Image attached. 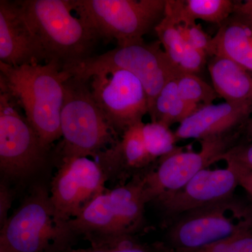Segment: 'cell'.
<instances>
[{
	"label": "cell",
	"mask_w": 252,
	"mask_h": 252,
	"mask_svg": "<svg viewBox=\"0 0 252 252\" xmlns=\"http://www.w3.org/2000/svg\"><path fill=\"white\" fill-rule=\"evenodd\" d=\"M177 89L186 102L197 107L210 105L220 97L213 86L195 74L181 73L176 79Z\"/></svg>",
	"instance_id": "cell-22"
},
{
	"label": "cell",
	"mask_w": 252,
	"mask_h": 252,
	"mask_svg": "<svg viewBox=\"0 0 252 252\" xmlns=\"http://www.w3.org/2000/svg\"><path fill=\"white\" fill-rule=\"evenodd\" d=\"M170 251L203 248L252 228L251 212L233 196L185 212L165 223Z\"/></svg>",
	"instance_id": "cell-9"
},
{
	"label": "cell",
	"mask_w": 252,
	"mask_h": 252,
	"mask_svg": "<svg viewBox=\"0 0 252 252\" xmlns=\"http://www.w3.org/2000/svg\"><path fill=\"white\" fill-rule=\"evenodd\" d=\"M79 239L56 215L46 182L32 186L0 228V252H64Z\"/></svg>",
	"instance_id": "cell-3"
},
{
	"label": "cell",
	"mask_w": 252,
	"mask_h": 252,
	"mask_svg": "<svg viewBox=\"0 0 252 252\" xmlns=\"http://www.w3.org/2000/svg\"><path fill=\"white\" fill-rule=\"evenodd\" d=\"M144 124L142 122L131 126L116 144L96 158L108 182L124 185L136 176L149 171L157 163L146 147L142 132Z\"/></svg>",
	"instance_id": "cell-15"
},
{
	"label": "cell",
	"mask_w": 252,
	"mask_h": 252,
	"mask_svg": "<svg viewBox=\"0 0 252 252\" xmlns=\"http://www.w3.org/2000/svg\"><path fill=\"white\" fill-rule=\"evenodd\" d=\"M0 62L11 66L49 62L17 1H0Z\"/></svg>",
	"instance_id": "cell-14"
},
{
	"label": "cell",
	"mask_w": 252,
	"mask_h": 252,
	"mask_svg": "<svg viewBox=\"0 0 252 252\" xmlns=\"http://www.w3.org/2000/svg\"><path fill=\"white\" fill-rule=\"evenodd\" d=\"M245 188L248 189L250 190V193L252 194V184H247V185H243Z\"/></svg>",
	"instance_id": "cell-31"
},
{
	"label": "cell",
	"mask_w": 252,
	"mask_h": 252,
	"mask_svg": "<svg viewBox=\"0 0 252 252\" xmlns=\"http://www.w3.org/2000/svg\"><path fill=\"white\" fill-rule=\"evenodd\" d=\"M252 111V104L222 102L199 107L179 124L175 135L180 140H203L234 132Z\"/></svg>",
	"instance_id": "cell-16"
},
{
	"label": "cell",
	"mask_w": 252,
	"mask_h": 252,
	"mask_svg": "<svg viewBox=\"0 0 252 252\" xmlns=\"http://www.w3.org/2000/svg\"><path fill=\"white\" fill-rule=\"evenodd\" d=\"M61 111L63 140L54 149L56 165L71 157L97 158L119 140L93 98L89 82L69 76Z\"/></svg>",
	"instance_id": "cell-5"
},
{
	"label": "cell",
	"mask_w": 252,
	"mask_h": 252,
	"mask_svg": "<svg viewBox=\"0 0 252 252\" xmlns=\"http://www.w3.org/2000/svg\"><path fill=\"white\" fill-rule=\"evenodd\" d=\"M198 109L182 98L174 79L162 88L149 117L152 122H160L170 127L175 124H180Z\"/></svg>",
	"instance_id": "cell-20"
},
{
	"label": "cell",
	"mask_w": 252,
	"mask_h": 252,
	"mask_svg": "<svg viewBox=\"0 0 252 252\" xmlns=\"http://www.w3.org/2000/svg\"><path fill=\"white\" fill-rule=\"evenodd\" d=\"M178 25L174 16L165 9L163 18L154 31L165 54L179 67L187 42L182 36Z\"/></svg>",
	"instance_id": "cell-23"
},
{
	"label": "cell",
	"mask_w": 252,
	"mask_h": 252,
	"mask_svg": "<svg viewBox=\"0 0 252 252\" xmlns=\"http://www.w3.org/2000/svg\"><path fill=\"white\" fill-rule=\"evenodd\" d=\"M235 6L230 0H167L166 9L178 24H193L201 20L221 26L234 14Z\"/></svg>",
	"instance_id": "cell-19"
},
{
	"label": "cell",
	"mask_w": 252,
	"mask_h": 252,
	"mask_svg": "<svg viewBox=\"0 0 252 252\" xmlns=\"http://www.w3.org/2000/svg\"><path fill=\"white\" fill-rule=\"evenodd\" d=\"M250 132H251V134L252 135V122L250 125Z\"/></svg>",
	"instance_id": "cell-32"
},
{
	"label": "cell",
	"mask_w": 252,
	"mask_h": 252,
	"mask_svg": "<svg viewBox=\"0 0 252 252\" xmlns=\"http://www.w3.org/2000/svg\"><path fill=\"white\" fill-rule=\"evenodd\" d=\"M236 139L234 131L199 141L198 151H184L180 147L173 154L159 159L143 176L148 204L177 191L199 172L219 162L220 156L236 145Z\"/></svg>",
	"instance_id": "cell-10"
},
{
	"label": "cell",
	"mask_w": 252,
	"mask_h": 252,
	"mask_svg": "<svg viewBox=\"0 0 252 252\" xmlns=\"http://www.w3.org/2000/svg\"><path fill=\"white\" fill-rule=\"evenodd\" d=\"M170 252H252V228L236 236L203 248Z\"/></svg>",
	"instance_id": "cell-25"
},
{
	"label": "cell",
	"mask_w": 252,
	"mask_h": 252,
	"mask_svg": "<svg viewBox=\"0 0 252 252\" xmlns=\"http://www.w3.org/2000/svg\"><path fill=\"white\" fill-rule=\"evenodd\" d=\"M17 195V192L12 187L0 182V228L9 219V210Z\"/></svg>",
	"instance_id": "cell-29"
},
{
	"label": "cell",
	"mask_w": 252,
	"mask_h": 252,
	"mask_svg": "<svg viewBox=\"0 0 252 252\" xmlns=\"http://www.w3.org/2000/svg\"><path fill=\"white\" fill-rule=\"evenodd\" d=\"M234 13L243 15L250 14L252 16V1H248L246 4L241 5V6H239L238 4H236Z\"/></svg>",
	"instance_id": "cell-30"
},
{
	"label": "cell",
	"mask_w": 252,
	"mask_h": 252,
	"mask_svg": "<svg viewBox=\"0 0 252 252\" xmlns=\"http://www.w3.org/2000/svg\"><path fill=\"white\" fill-rule=\"evenodd\" d=\"M208 70L212 86L225 102L252 104V76L247 69L228 58L217 55L209 61Z\"/></svg>",
	"instance_id": "cell-17"
},
{
	"label": "cell",
	"mask_w": 252,
	"mask_h": 252,
	"mask_svg": "<svg viewBox=\"0 0 252 252\" xmlns=\"http://www.w3.org/2000/svg\"><path fill=\"white\" fill-rule=\"evenodd\" d=\"M223 161L225 167L211 168L210 165L182 188L152 203L161 212L164 224L185 212L233 196L240 185L238 167L233 162Z\"/></svg>",
	"instance_id": "cell-13"
},
{
	"label": "cell",
	"mask_w": 252,
	"mask_h": 252,
	"mask_svg": "<svg viewBox=\"0 0 252 252\" xmlns=\"http://www.w3.org/2000/svg\"><path fill=\"white\" fill-rule=\"evenodd\" d=\"M219 160H229L247 171L252 170V145L245 147L238 144L220 156Z\"/></svg>",
	"instance_id": "cell-28"
},
{
	"label": "cell",
	"mask_w": 252,
	"mask_h": 252,
	"mask_svg": "<svg viewBox=\"0 0 252 252\" xmlns=\"http://www.w3.org/2000/svg\"><path fill=\"white\" fill-rule=\"evenodd\" d=\"M28 22L45 49L49 61L63 66L92 56L99 38L72 14L69 0H18Z\"/></svg>",
	"instance_id": "cell-6"
},
{
	"label": "cell",
	"mask_w": 252,
	"mask_h": 252,
	"mask_svg": "<svg viewBox=\"0 0 252 252\" xmlns=\"http://www.w3.org/2000/svg\"><path fill=\"white\" fill-rule=\"evenodd\" d=\"M142 132L147 150L156 162L180 148L176 146L177 140L175 132L162 123L151 122L144 124Z\"/></svg>",
	"instance_id": "cell-21"
},
{
	"label": "cell",
	"mask_w": 252,
	"mask_h": 252,
	"mask_svg": "<svg viewBox=\"0 0 252 252\" xmlns=\"http://www.w3.org/2000/svg\"><path fill=\"white\" fill-rule=\"evenodd\" d=\"M213 49L214 56L228 58L252 73V31L239 15L220 26L213 36Z\"/></svg>",
	"instance_id": "cell-18"
},
{
	"label": "cell",
	"mask_w": 252,
	"mask_h": 252,
	"mask_svg": "<svg viewBox=\"0 0 252 252\" xmlns=\"http://www.w3.org/2000/svg\"><path fill=\"white\" fill-rule=\"evenodd\" d=\"M114 69L128 71L140 79L148 96L149 115L162 88L182 73L169 59L159 41L117 46L104 54L63 67L71 77L87 82L97 73Z\"/></svg>",
	"instance_id": "cell-7"
},
{
	"label": "cell",
	"mask_w": 252,
	"mask_h": 252,
	"mask_svg": "<svg viewBox=\"0 0 252 252\" xmlns=\"http://www.w3.org/2000/svg\"><path fill=\"white\" fill-rule=\"evenodd\" d=\"M64 252H170V250L164 243H141L135 238L88 248H73Z\"/></svg>",
	"instance_id": "cell-24"
},
{
	"label": "cell",
	"mask_w": 252,
	"mask_h": 252,
	"mask_svg": "<svg viewBox=\"0 0 252 252\" xmlns=\"http://www.w3.org/2000/svg\"><path fill=\"white\" fill-rule=\"evenodd\" d=\"M72 11L99 39L117 46L143 41L155 29L167 0H69Z\"/></svg>",
	"instance_id": "cell-8"
},
{
	"label": "cell",
	"mask_w": 252,
	"mask_h": 252,
	"mask_svg": "<svg viewBox=\"0 0 252 252\" xmlns=\"http://www.w3.org/2000/svg\"><path fill=\"white\" fill-rule=\"evenodd\" d=\"M69 74L59 61L11 66L0 62V89L24 110L41 142L49 148L62 137L61 111Z\"/></svg>",
	"instance_id": "cell-1"
},
{
	"label": "cell",
	"mask_w": 252,
	"mask_h": 252,
	"mask_svg": "<svg viewBox=\"0 0 252 252\" xmlns=\"http://www.w3.org/2000/svg\"><path fill=\"white\" fill-rule=\"evenodd\" d=\"M49 183L50 197L56 215L64 221L75 219L107 188L100 164L89 157L63 158Z\"/></svg>",
	"instance_id": "cell-12"
},
{
	"label": "cell",
	"mask_w": 252,
	"mask_h": 252,
	"mask_svg": "<svg viewBox=\"0 0 252 252\" xmlns=\"http://www.w3.org/2000/svg\"><path fill=\"white\" fill-rule=\"evenodd\" d=\"M9 94H0V177L17 193L45 182L56 164L54 148L46 147L26 117L21 115Z\"/></svg>",
	"instance_id": "cell-4"
},
{
	"label": "cell",
	"mask_w": 252,
	"mask_h": 252,
	"mask_svg": "<svg viewBox=\"0 0 252 252\" xmlns=\"http://www.w3.org/2000/svg\"><path fill=\"white\" fill-rule=\"evenodd\" d=\"M179 29L186 42L195 49L203 51L208 57H213V37H211L196 23L178 25Z\"/></svg>",
	"instance_id": "cell-26"
},
{
	"label": "cell",
	"mask_w": 252,
	"mask_h": 252,
	"mask_svg": "<svg viewBox=\"0 0 252 252\" xmlns=\"http://www.w3.org/2000/svg\"><path fill=\"white\" fill-rule=\"evenodd\" d=\"M88 82L94 102L118 137L131 126L143 122L149 114L148 96L143 84L128 71H102Z\"/></svg>",
	"instance_id": "cell-11"
},
{
	"label": "cell",
	"mask_w": 252,
	"mask_h": 252,
	"mask_svg": "<svg viewBox=\"0 0 252 252\" xmlns=\"http://www.w3.org/2000/svg\"><path fill=\"white\" fill-rule=\"evenodd\" d=\"M144 175L124 185L107 189L91 201L80 215L68 221L78 238L91 246L108 245L137 238L147 228L148 205Z\"/></svg>",
	"instance_id": "cell-2"
},
{
	"label": "cell",
	"mask_w": 252,
	"mask_h": 252,
	"mask_svg": "<svg viewBox=\"0 0 252 252\" xmlns=\"http://www.w3.org/2000/svg\"><path fill=\"white\" fill-rule=\"evenodd\" d=\"M207 57L208 56L203 51L195 49L187 43L179 68L182 73L196 75L203 69Z\"/></svg>",
	"instance_id": "cell-27"
}]
</instances>
